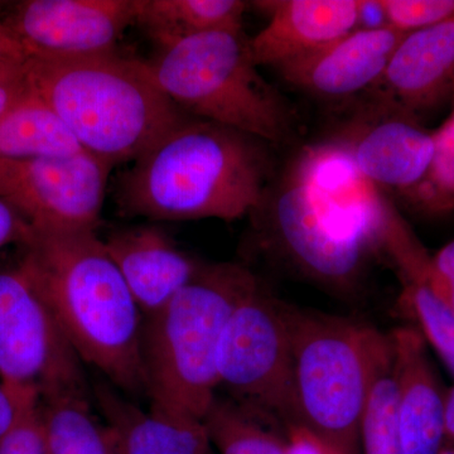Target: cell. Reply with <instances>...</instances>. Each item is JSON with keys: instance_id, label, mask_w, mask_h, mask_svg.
I'll use <instances>...</instances> for the list:
<instances>
[{"instance_id": "1", "label": "cell", "mask_w": 454, "mask_h": 454, "mask_svg": "<svg viewBox=\"0 0 454 454\" xmlns=\"http://www.w3.org/2000/svg\"><path fill=\"white\" fill-rule=\"evenodd\" d=\"M270 145L249 134L188 116L122 173V214L152 221L219 219L252 214L271 177Z\"/></svg>"}, {"instance_id": "2", "label": "cell", "mask_w": 454, "mask_h": 454, "mask_svg": "<svg viewBox=\"0 0 454 454\" xmlns=\"http://www.w3.org/2000/svg\"><path fill=\"white\" fill-rule=\"evenodd\" d=\"M32 229V227H31ZM20 267L31 277L83 364L119 389L145 393V317L92 230H31Z\"/></svg>"}, {"instance_id": "3", "label": "cell", "mask_w": 454, "mask_h": 454, "mask_svg": "<svg viewBox=\"0 0 454 454\" xmlns=\"http://www.w3.org/2000/svg\"><path fill=\"white\" fill-rule=\"evenodd\" d=\"M27 82L86 153L109 166L134 162L186 121L146 61L116 52L85 59L28 57Z\"/></svg>"}, {"instance_id": "4", "label": "cell", "mask_w": 454, "mask_h": 454, "mask_svg": "<svg viewBox=\"0 0 454 454\" xmlns=\"http://www.w3.org/2000/svg\"><path fill=\"white\" fill-rule=\"evenodd\" d=\"M235 262H205L166 306L145 317L143 365L151 404L202 419L219 389L217 357L230 317L259 286Z\"/></svg>"}, {"instance_id": "5", "label": "cell", "mask_w": 454, "mask_h": 454, "mask_svg": "<svg viewBox=\"0 0 454 454\" xmlns=\"http://www.w3.org/2000/svg\"><path fill=\"white\" fill-rule=\"evenodd\" d=\"M158 86L188 115L283 145L294 110L259 73L243 29L192 35L146 61Z\"/></svg>"}, {"instance_id": "6", "label": "cell", "mask_w": 454, "mask_h": 454, "mask_svg": "<svg viewBox=\"0 0 454 454\" xmlns=\"http://www.w3.org/2000/svg\"><path fill=\"white\" fill-rule=\"evenodd\" d=\"M291 334L300 424L337 454H361L372 349L379 330L282 301Z\"/></svg>"}, {"instance_id": "7", "label": "cell", "mask_w": 454, "mask_h": 454, "mask_svg": "<svg viewBox=\"0 0 454 454\" xmlns=\"http://www.w3.org/2000/svg\"><path fill=\"white\" fill-rule=\"evenodd\" d=\"M217 373L219 387L255 419L283 433L301 426L291 334L282 301L260 284L227 322Z\"/></svg>"}, {"instance_id": "8", "label": "cell", "mask_w": 454, "mask_h": 454, "mask_svg": "<svg viewBox=\"0 0 454 454\" xmlns=\"http://www.w3.org/2000/svg\"><path fill=\"white\" fill-rule=\"evenodd\" d=\"M250 215L269 252L301 276L339 294L360 288L370 250L327 214L291 167L270 181Z\"/></svg>"}, {"instance_id": "9", "label": "cell", "mask_w": 454, "mask_h": 454, "mask_svg": "<svg viewBox=\"0 0 454 454\" xmlns=\"http://www.w3.org/2000/svg\"><path fill=\"white\" fill-rule=\"evenodd\" d=\"M0 381L41 399L89 397L82 357L20 262L0 269Z\"/></svg>"}, {"instance_id": "10", "label": "cell", "mask_w": 454, "mask_h": 454, "mask_svg": "<svg viewBox=\"0 0 454 454\" xmlns=\"http://www.w3.org/2000/svg\"><path fill=\"white\" fill-rule=\"evenodd\" d=\"M112 169L86 152L0 160V200L32 229L97 231Z\"/></svg>"}, {"instance_id": "11", "label": "cell", "mask_w": 454, "mask_h": 454, "mask_svg": "<svg viewBox=\"0 0 454 454\" xmlns=\"http://www.w3.org/2000/svg\"><path fill=\"white\" fill-rule=\"evenodd\" d=\"M37 59H85L116 52L136 25L134 0H25L0 17Z\"/></svg>"}, {"instance_id": "12", "label": "cell", "mask_w": 454, "mask_h": 454, "mask_svg": "<svg viewBox=\"0 0 454 454\" xmlns=\"http://www.w3.org/2000/svg\"><path fill=\"white\" fill-rule=\"evenodd\" d=\"M327 142L342 149L373 186L403 196L428 169L434 130L411 114L364 98Z\"/></svg>"}, {"instance_id": "13", "label": "cell", "mask_w": 454, "mask_h": 454, "mask_svg": "<svg viewBox=\"0 0 454 454\" xmlns=\"http://www.w3.org/2000/svg\"><path fill=\"white\" fill-rule=\"evenodd\" d=\"M404 35L390 27L356 29L276 70L284 82L312 97L340 101L363 97L381 79Z\"/></svg>"}, {"instance_id": "14", "label": "cell", "mask_w": 454, "mask_h": 454, "mask_svg": "<svg viewBox=\"0 0 454 454\" xmlns=\"http://www.w3.org/2000/svg\"><path fill=\"white\" fill-rule=\"evenodd\" d=\"M363 97L418 119L454 97V17L405 35Z\"/></svg>"}, {"instance_id": "15", "label": "cell", "mask_w": 454, "mask_h": 454, "mask_svg": "<svg viewBox=\"0 0 454 454\" xmlns=\"http://www.w3.org/2000/svg\"><path fill=\"white\" fill-rule=\"evenodd\" d=\"M289 167L339 225L367 249L380 247L391 201L360 175L342 149L325 140L304 148Z\"/></svg>"}, {"instance_id": "16", "label": "cell", "mask_w": 454, "mask_h": 454, "mask_svg": "<svg viewBox=\"0 0 454 454\" xmlns=\"http://www.w3.org/2000/svg\"><path fill=\"white\" fill-rule=\"evenodd\" d=\"M104 243L143 317L166 306L205 265L153 225L119 230Z\"/></svg>"}, {"instance_id": "17", "label": "cell", "mask_w": 454, "mask_h": 454, "mask_svg": "<svg viewBox=\"0 0 454 454\" xmlns=\"http://www.w3.org/2000/svg\"><path fill=\"white\" fill-rule=\"evenodd\" d=\"M404 454H438L444 444L447 391L417 327L389 333Z\"/></svg>"}, {"instance_id": "18", "label": "cell", "mask_w": 454, "mask_h": 454, "mask_svg": "<svg viewBox=\"0 0 454 454\" xmlns=\"http://www.w3.org/2000/svg\"><path fill=\"white\" fill-rule=\"evenodd\" d=\"M253 4L269 16L268 25L249 38L256 66L276 68L358 28L360 0H277Z\"/></svg>"}, {"instance_id": "19", "label": "cell", "mask_w": 454, "mask_h": 454, "mask_svg": "<svg viewBox=\"0 0 454 454\" xmlns=\"http://www.w3.org/2000/svg\"><path fill=\"white\" fill-rule=\"evenodd\" d=\"M95 394L116 454H210L202 419L155 404L145 411L104 385Z\"/></svg>"}, {"instance_id": "20", "label": "cell", "mask_w": 454, "mask_h": 454, "mask_svg": "<svg viewBox=\"0 0 454 454\" xmlns=\"http://www.w3.org/2000/svg\"><path fill=\"white\" fill-rule=\"evenodd\" d=\"M136 25L160 49L215 31L243 29L247 8L241 0H134Z\"/></svg>"}, {"instance_id": "21", "label": "cell", "mask_w": 454, "mask_h": 454, "mask_svg": "<svg viewBox=\"0 0 454 454\" xmlns=\"http://www.w3.org/2000/svg\"><path fill=\"white\" fill-rule=\"evenodd\" d=\"M82 152L64 121L29 86L0 116V160L67 157Z\"/></svg>"}, {"instance_id": "22", "label": "cell", "mask_w": 454, "mask_h": 454, "mask_svg": "<svg viewBox=\"0 0 454 454\" xmlns=\"http://www.w3.org/2000/svg\"><path fill=\"white\" fill-rule=\"evenodd\" d=\"M361 454H404L389 334L379 331L372 349V375L360 426Z\"/></svg>"}, {"instance_id": "23", "label": "cell", "mask_w": 454, "mask_h": 454, "mask_svg": "<svg viewBox=\"0 0 454 454\" xmlns=\"http://www.w3.org/2000/svg\"><path fill=\"white\" fill-rule=\"evenodd\" d=\"M40 411L46 454H116L110 430L92 413L89 397L41 399Z\"/></svg>"}, {"instance_id": "24", "label": "cell", "mask_w": 454, "mask_h": 454, "mask_svg": "<svg viewBox=\"0 0 454 454\" xmlns=\"http://www.w3.org/2000/svg\"><path fill=\"white\" fill-rule=\"evenodd\" d=\"M203 423L216 454H289L279 430L255 419L230 399L217 395Z\"/></svg>"}, {"instance_id": "25", "label": "cell", "mask_w": 454, "mask_h": 454, "mask_svg": "<svg viewBox=\"0 0 454 454\" xmlns=\"http://www.w3.org/2000/svg\"><path fill=\"white\" fill-rule=\"evenodd\" d=\"M402 197L415 211L428 216L454 211V109L434 130V151L426 175Z\"/></svg>"}, {"instance_id": "26", "label": "cell", "mask_w": 454, "mask_h": 454, "mask_svg": "<svg viewBox=\"0 0 454 454\" xmlns=\"http://www.w3.org/2000/svg\"><path fill=\"white\" fill-rule=\"evenodd\" d=\"M400 304L454 378V313L428 284L403 282Z\"/></svg>"}, {"instance_id": "27", "label": "cell", "mask_w": 454, "mask_h": 454, "mask_svg": "<svg viewBox=\"0 0 454 454\" xmlns=\"http://www.w3.org/2000/svg\"><path fill=\"white\" fill-rule=\"evenodd\" d=\"M12 390L17 395V415L7 434L0 441V454H46L40 394L32 389Z\"/></svg>"}, {"instance_id": "28", "label": "cell", "mask_w": 454, "mask_h": 454, "mask_svg": "<svg viewBox=\"0 0 454 454\" xmlns=\"http://www.w3.org/2000/svg\"><path fill=\"white\" fill-rule=\"evenodd\" d=\"M387 25L408 35L454 17V0H380Z\"/></svg>"}, {"instance_id": "29", "label": "cell", "mask_w": 454, "mask_h": 454, "mask_svg": "<svg viewBox=\"0 0 454 454\" xmlns=\"http://www.w3.org/2000/svg\"><path fill=\"white\" fill-rule=\"evenodd\" d=\"M26 61L0 67V116L28 90Z\"/></svg>"}, {"instance_id": "30", "label": "cell", "mask_w": 454, "mask_h": 454, "mask_svg": "<svg viewBox=\"0 0 454 454\" xmlns=\"http://www.w3.org/2000/svg\"><path fill=\"white\" fill-rule=\"evenodd\" d=\"M31 230V225L12 206L0 200V249L8 245L22 247Z\"/></svg>"}, {"instance_id": "31", "label": "cell", "mask_w": 454, "mask_h": 454, "mask_svg": "<svg viewBox=\"0 0 454 454\" xmlns=\"http://www.w3.org/2000/svg\"><path fill=\"white\" fill-rule=\"evenodd\" d=\"M283 435L288 443L289 454H337L304 427H289L284 430Z\"/></svg>"}, {"instance_id": "32", "label": "cell", "mask_w": 454, "mask_h": 454, "mask_svg": "<svg viewBox=\"0 0 454 454\" xmlns=\"http://www.w3.org/2000/svg\"><path fill=\"white\" fill-rule=\"evenodd\" d=\"M25 47L18 42L13 33L0 22V67L28 59Z\"/></svg>"}, {"instance_id": "33", "label": "cell", "mask_w": 454, "mask_h": 454, "mask_svg": "<svg viewBox=\"0 0 454 454\" xmlns=\"http://www.w3.org/2000/svg\"><path fill=\"white\" fill-rule=\"evenodd\" d=\"M387 27L380 0H360L357 29H379Z\"/></svg>"}, {"instance_id": "34", "label": "cell", "mask_w": 454, "mask_h": 454, "mask_svg": "<svg viewBox=\"0 0 454 454\" xmlns=\"http://www.w3.org/2000/svg\"><path fill=\"white\" fill-rule=\"evenodd\" d=\"M17 408L16 393L0 381V441L16 419Z\"/></svg>"}, {"instance_id": "35", "label": "cell", "mask_w": 454, "mask_h": 454, "mask_svg": "<svg viewBox=\"0 0 454 454\" xmlns=\"http://www.w3.org/2000/svg\"><path fill=\"white\" fill-rule=\"evenodd\" d=\"M443 447L454 448V387L447 391Z\"/></svg>"}, {"instance_id": "36", "label": "cell", "mask_w": 454, "mask_h": 454, "mask_svg": "<svg viewBox=\"0 0 454 454\" xmlns=\"http://www.w3.org/2000/svg\"><path fill=\"white\" fill-rule=\"evenodd\" d=\"M454 313V282L448 284L441 292L435 293Z\"/></svg>"}, {"instance_id": "37", "label": "cell", "mask_w": 454, "mask_h": 454, "mask_svg": "<svg viewBox=\"0 0 454 454\" xmlns=\"http://www.w3.org/2000/svg\"><path fill=\"white\" fill-rule=\"evenodd\" d=\"M210 454H216L214 450H211Z\"/></svg>"}]
</instances>
